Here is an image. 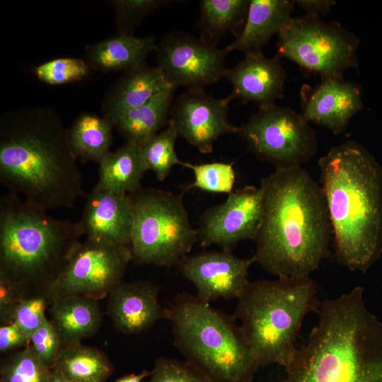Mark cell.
<instances>
[{
  "label": "cell",
  "instance_id": "1",
  "mask_svg": "<svg viewBox=\"0 0 382 382\" xmlns=\"http://www.w3.org/2000/svg\"><path fill=\"white\" fill-rule=\"evenodd\" d=\"M68 129L49 107H26L0 117V183L45 210L70 209L83 195L82 175Z\"/></svg>",
  "mask_w": 382,
  "mask_h": 382
},
{
  "label": "cell",
  "instance_id": "2",
  "mask_svg": "<svg viewBox=\"0 0 382 382\" xmlns=\"http://www.w3.org/2000/svg\"><path fill=\"white\" fill-rule=\"evenodd\" d=\"M263 216L253 258L284 278L311 277L328 255L331 226L320 185L301 166L262 178Z\"/></svg>",
  "mask_w": 382,
  "mask_h": 382
},
{
  "label": "cell",
  "instance_id": "3",
  "mask_svg": "<svg viewBox=\"0 0 382 382\" xmlns=\"http://www.w3.org/2000/svg\"><path fill=\"white\" fill-rule=\"evenodd\" d=\"M318 166L336 259L366 272L382 253V168L351 139L332 147Z\"/></svg>",
  "mask_w": 382,
  "mask_h": 382
},
{
  "label": "cell",
  "instance_id": "4",
  "mask_svg": "<svg viewBox=\"0 0 382 382\" xmlns=\"http://www.w3.org/2000/svg\"><path fill=\"white\" fill-rule=\"evenodd\" d=\"M318 321L280 382H382V323L357 286L320 303Z\"/></svg>",
  "mask_w": 382,
  "mask_h": 382
},
{
  "label": "cell",
  "instance_id": "5",
  "mask_svg": "<svg viewBox=\"0 0 382 382\" xmlns=\"http://www.w3.org/2000/svg\"><path fill=\"white\" fill-rule=\"evenodd\" d=\"M317 292L311 277L249 281L233 316L260 366L289 364L304 318L318 311Z\"/></svg>",
  "mask_w": 382,
  "mask_h": 382
},
{
  "label": "cell",
  "instance_id": "6",
  "mask_svg": "<svg viewBox=\"0 0 382 382\" xmlns=\"http://www.w3.org/2000/svg\"><path fill=\"white\" fill-rule=\"evenodd\" d=\"M47 212L15 193L1 195V277L13 283L49 279L51 284L62 272L83 234L79 221Z\"/></svg>",
  "mask_w": 382,
  "mask_h": 382
},
{
  "label": "cell",
  "instance_id": "7",
  "mask_svg": "<svg viewBox=\"0 0 382 382\" xmlns=\"http://www.w3.org/2000/svg\"><path fill=\"white\" fill-rule=\"evenodd\" d=\"M167 318L185 360L215 382H252L260 365L233 316L181 294L168 309Z\"/></svg>",
  "mask_w": 382,
  "mask_h": 382
},
{
  "label": "cell",
  "instance_id": "8",
  "mask_svg": "<svg viewBox=\"0 0 382 382\" xmlns=\"http://www.w3.org/2000/svg\"><path fill=\"white\" fill-rule=\"evenodd\" d=\"M183 192L141 187L129 195L133 219L129 248L132 260L170 267L188 255L198 235L190 224Z\"/></svg>",
  "mask_w": 382,
  "mask_h": 382
},
{
  "label": "cell",
  "instance_id": "9",
  "mask_svg": "<svg viewBox=\"0 0 382 382\" xmlns=\"http://www.w3.org/2000/svg\"><path fill=\"white\" fill-rule=\"evenodd\" d=\"M277 54L322 78L343 77L358 66L359 40L338 23L320 17H292L279 33Z\"/></svg>",
  "mask_w": 382,
  "mask_h": 382
},
{
  "label": "cell",
  "instance_id": "10",
  "mask_svg": "<svg viewBox=\"0 0 382 382\" xmlns=\"http://www.w3.org/2000/svg\"><path fill=\"white\" fill-rule=\"evenodd\" d=\"M239 134L258 159L274 168L301 166L318 148L316 134L302 115L275 104L259 107Z\"/></svg>",
  "mask_w": 382,
  "mask_h": 382
},
{
  "label": "cell",
  "instance_id": "11",
  "mask_svg": "<svg viewBox=\"0 0 382 382\" xmlns=\"http://www.w3.org/2000/svg\"><path fill=\"white\" fill-rule=\"evenodd\" d=\"M156 59L166 81L173 88L204 87L224 77L228 52L199 37L171 31L156 43Z\"/></svg>",
  "mask_w": 382,
  "mask_h": 382
},
{
  "label": "cell",
  "instance_id": "12",
  "mask_svg": "<svg viewBox=\"0 0 382 382\" xmlns=\"http://www.w3.org/2000/svg\"><path fill=\"white\" fill-rule=\"evenodd\" d=\"M131 260L129 246L86 238L74 248L51 289L63 296L112 289Z\"/></svg>",
  "mask_w": 382,
  "mask_h": 382
},
{
  "label": "cell",
  "instance_id": "13",
  "mask_svg": "<svg viewBox=\"0 0 382 382\" xmlns=\"http://www.w3.org/2000/svg\"><path fill=\"white\" fill-rule=\"evenodd\" d=\"M263 216L261 188L248 185L228 194L226 199L207 209L197 228L202 246L231 249L244 240H255Z\"/></svg>",
  "mask_w": 382,
  "mask_h": 382
},
{
  "label": "cell",
  "instance_id": "14",
  "mask_svg": "<svg viewBox=\"0 0 382 382\" xmlns=\"http://www.w3.org/2000/svg\"><path fill=\"white\" fill-rule=\"evenodd\" d=\"M231 98H215L204 89H190L173 102L170 120L178 136L185 139L199 152L213 151L214 142L226 134H240L241 127L228 120Z\"/></svg>",
  "mask_w": 382,
  "mask_h": 382
},
{
  "label": "cell",
  "instance_id": "15",
  "mask_svg": "<svg viewBox=\"0 0 382 382\" xmlns=\"http://www.w3.org/2000/svg\"><path fill=\"white\" fill-rule=\"evenodd\" d=\"M251 258L236 256L222 250L187 255L178 264L181 274L193 284L202 301L237 299L249 282Z\"/></svg>",
  "mask_w": 382,
  "mask_h": 382
},
{
  "label": "cell",
  "instance_id": "16",
  "mask_svg": "<svg viewBox=\"0 0 382 382\" xmlns=\"http://www.w3.org/2000/svg\"><path fill=\"white\" fill-rule=\"evenodd\" d=\"M300 93L304 119L335 134L346 129L363 106L360 86L343 77L322 78L315 86L304 84Z\"/></svg>",
  "mask_w": 382,
  "mask_h": 382
},
{
  "label": "cell",
  "instance_id": "17",
  "mask_svg": "<svg viewBox=\"0 0 382 382\" xmlns=\"http://www.w3.org/2000/svg\"><path fill=\"white\" fill-rule=\"evenodd\" d=\"M132 219L129 195L95 186L86 197L79 223L86 238L129 246Z\"/></svg>",
  "mask_w": 382,
  "mask_h": 382
},
{
  "label": "cell",
  "instance_id": "18",
  "mask_svg": "<svg viewBox=\"0 0 382 382\" xmlns=\"http://www.w3.org/2000/svg\"><path fill=\"white\" fill-rule=\"evenodd\" d=\"M226 78L232 86L231 100L253 102L259 107L275 104L283 96L286 73L277 55L250 53L236 66L227 69Z\"/></svg>",
  "mask_w": 382,
  "mask_h": 382
},
{
  "label": "cell",
  "instance_id": "19",
  "mask_svg": "<svg viewBox=\"0 0 382 382\" xmlns=\"http://www.w3.org/2000/svg\"><path fill=\"white\" fill-rule=\"evenodd\" d=\"M108 306L115 326L127 334L139 333L168 316L158 288L146 282H120L111 289Z\"/></svg>",
  "mask_w": 382,
  "mask_h": 382
},
{
  "label": "cell",
  "instance_id": "20",
  "mask_svg": "<svg viewBox=\"0 0 382 382\" xmlns=\"http://www.w3.org/2000/svg\"><path fill=\"white\" fill-rule=\"evenodd\" d=\"M170 88L157 66L144 62L123 72L106 92L102 105L103 116L112 122Z\"/></svg>",
  "mask_w": 382,
  "mask_h": 382
},
{
  "label": "cell",
  "instance_id": "21",
  "mask_svg": "<svg viewBox=\"0 0 382 382\" xmlns=\"http://www.w3.org/2000/svg\"><path fill=\"white\" fill-rule=\"evenodd\" d=\"M294 4L290 0H250L243 30L225 48L245 54L262 52L270 39L278 35L292 18Z\"/></svg>",
  "mask_w": 382,
  "mask_h": 382
},
{
  "label": "cell",
  "instance_id": "22",
  "mask_svg": "<svg viewBox=\"0 0 382 382\" xmlns=\"http://www.w3.org/2000/svg\"><path fill=\"white\" fill-rule=\"evenodd\" d=\"M156 42L151 36L137 37L118 34L86 48L90 67L103 72H125L144 62L155 51Z\"/></svg>",
  "mask_w": 382,
  "mask_h": 382
},
{
  "label": "cell",
  "instance_id": "23",
  "mask_svg": "<svg viewBox=\"0 0 382 382\" xmlns=\"http://www.w3.org/2000/svg\"><path fill=\"white\" fill-rule=\"evenodd\" d=\"M98 164L96 187L121 195H131L139 190L149 170L140 146L129 141L110 151Z\"/></svg>",
  "mask_w": 382,
  "mask_h": 382
},
{
  "label": "cell",
  "instance_id": "24",
  "mask_svg": "<svg viewBox=\"0 0 382 382\" xmlns=\"http://www.w3.org/2000/svg\"><path fill=\"white\" fill-rule=\"evenodd\" d=\"M174 88H168L145 104L132 109L112 122L127 141L141 146L166 127L170 119Z\"/></svg>",
  "mask_w": 382,
  "mask_h": 382
},
{
  "label": "cell",
  "instance_id": "25",
  "mask_svg": "<svg viewBox=\"0 0 382 382\" xmlns=\"http://www.w3.org/2000/svg\"><path fill=\"white\" fill-rule=\"evenodd\" d=\"M97 303L80 295L57 299L52 308V323L60 340L73 345L93 333L100 322Z\"/></svg>",
  "mask_w": 382,
  "mask_h": 382
},
{
  "label": "cell",
  "instance_id": "26",
  "mask_svg": "<svg viewBox=\"0 0 382 382\" xmlns=\"http://www.w3.org/2000/svg\"><path fill=\"white\" fill-rule=\"evenodd\" d=\"M250 1H200L199 37L215 46L228 33H231L236 38L246 22Z\"/></svg>",
  "mask_w": 382,
  "mask_h": 382
},
{
  "label": "cell",
  "instance_id": "27",
  "mask_svg": "<svg viewBox=\"0 0 382 382\" xmlns=\"http://www.w3.org/2000/svg\"><path fill=\"white\" fill-rule=\"evenodd\" d=\"M113 125L105 116L81 114L68 129L72 151L82 162H99L110 151Z\"/></svg>",
  "mask_w": 382,
  "mask_h": 382
},
{
  "label": "cell",
  "instance_id": "28",
  "mask_svg": "<svg viewBox=\"0 0 382 382\" xmlns=\"http://www.w3.org/2000/svg\"><path fill=\"white\" fill-rule=\"evenodd\" d=\"M54 367L71 382H105L112 366L99 351L76 345L59 351Z\"/></svg>",
  "mask_w": 382,
  "mask_h": 382
},
{
  "label": "cell",
  "instance_id": "29",
  "mask_svg": "<svg viewBox=\"0 0 382 382\" xmlns=\"http://www.w3.org/2000/svg\"><path fill=\"white\" fill-rule=\"evenodd\" d=\"M177 129L170 120L168 125L140 146L143 158L149 170L157 179L163 181L175 165L183 166L175 151Z\"/></svg>",
  "mask_w": 382,
  "mask_h": 382
},
{
  "label": "cell",
  "instance_id": "30",
  "mask_svg": "<svg viewBox=\"0 0 382 382\" xmlns=\"http://www.w3.org/2000/svg\"><path fill=\"white\" fill-rule=\"evenodd\" d=\"M183 166L192 170L194 181L184 187L183 192L197 188L212 193L233 192L236 181V173L233 163L212 162L192 164L184 162Z\"/></svg>",
  "mask_w": 382,
  "mask_h": 382
},
{
  "label": "cell",
  "instance_id": "31",
  "mask_svg": "<svg viewBox=\"0 0 382 382\" xmlns=\"http://www.w3.org/2000/svg\"><path fill=\"white\" fill-rule=\"evenodd\" d=\"M51 372L28 345L2 363L0 382H47Z\"/></svg>",
  "mask_w": 382,
  "mask_h": 382
},
{
  "label": "cell",
  "instance_id": "32",
  "mask_svg": "<svg viewBox=\"0 0 382 382\" xmlns=\"http://www.w3.org/2000/svg\"><path fill=\"white\" fill-rule=\"evenodd\" d=\"M87 62L74 57H59L43 62L35 68L36 77L49 85L78 81L89 73Z\"/></svg>",
  "mask_w": 382,
  "mask_h": 382
},
{
  "label": "cell",
  "instance_id": "33",
  "mask_svg": "<svg viewBox=\"0 0 382 382\" xmlns=\"http://www.w3.org/2000/svg\"><path fill=\"white\" fill-rule=\"evenodd\" d=\"M166 0H113L117 33L134 35L137 27L151 13L168 4Z\"/></svg>",
  "mask_w": 382,
  "mask_h": 382
},
{
  "label": "cell",
  "instance_id": "34",
  "mask_svg": "<svg viewBox=\"0 0 382 382\" xmlns=\"http://www.w3.org/2000/svg\"><path fill=\"white\" fill-rule=\"evenodd\" d=\"M146 382H215L186 360L158 359Z\"/></svg>",
  "mask_w": 382,
  "mask_h": 382
},
{
  "label": "cell",
  "instance_id": "35",
  "mask_svg": "<svg viewBox=\"0 0 382 382\" xmlns=\"http://www.w3.org/2000/svg\"><path fill=\"white\" fill-rule=\"evenodd\" d=\"M59 336L52 322L47 319L30 335L29 347L35 356L52 369L59 353Z\"/></svg>",
  "mask_w": 382,
  "mask_h": 382
},
{
  "label": "cell",
  "instance_id": "36",
  "mask_svg": "<svg viewBox=\"0 0 382 382\" xmlns=\"http://www.w3.org/2000/svg\"><path fill=\"white\" fill-rule=\"evenodd\" d=\"M45 303L40 297L20 301L13 311V322L30 338V335L47 319L45 316Z\"/></svg>",
  "mask_w": 382,
  "mask_h": 382
},
{
  "label": "cell",
  "instance_id": "37",
  "mask_svg": "<svg viewBox=\"0 0 382 382\" xmlns=\"http://www.w3.org/2000/svg\"><path fill=\"white\" fill-rule=\"evenodd\" d=\"M29 338L14 323L0 328V350L5 352L28 342Z\"/></svg>",
  "mask_w": 382,
  "mask_h": 382
},
{
  "label": "cell",
  "instance_id": "38",
  "mask_svg": "<svg viewBox=\"0 0 382 382\" xmlns=\"http://www.w3.org/2000/svg\"><path fill=\"white\" fill-rule=\"evenodd\" d=\"M294 1L306 11V15L312 17L326 15L335 4L333 0H296Z\"/></svg>",
  "mask_w": 382,
  "mask_h": 382
},
{
  "label": "cell",
  "instance_id": "39",
  "mask_svg": "<svg viewBox=\"0 0 382 382\" xmlns=\"http://www.w3.org/2000/svg\"><path fill=\"white\" fill-rule=\"evenodd\" d=\"M151 371L144 370L139 374H131L119 378L115 382H142L144 379L149 377Z\"/></svg>",
  "mask_w": 382,
  "mask_h": 382
},
{
  "label": "cell",
  "instance_id": "40",
  "mask_svg": "<svg viewBox=\"0 0 382 382\" xmlns=\"http://www.w3.org/2000/svg\"><path fill=\"white\" fill-rule=\"evenodd\" d=\"M47 382H71L57 367H53Z\"/></svg>",
  "mask_w": 382,
  "mask_h": 382
}]
</instances>
